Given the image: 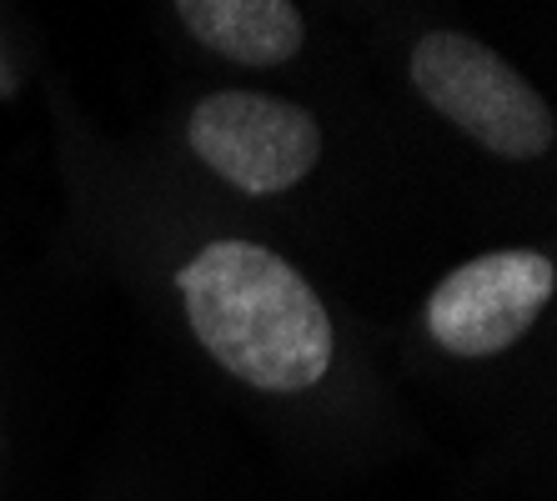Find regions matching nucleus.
<instances>
[{
  "label": "nucleus",
  "instance_id": "obj_3",
  "mask_svg": "<svg viewBox=\"0 0 557 501\" xmlns=\"http://www.w3.org/2000/svg\"><path fill=\"white\" fill-rule=\"evenodd\" d=\"M191 151L226 186L247 196H282L322 161V126L311 111L261 90H216L186 121Z\"/></svg>",
  "mask_w": 557,
  "mask_h": 501
},
{
  "label": "nucleus",
  "instance_id": "obj_2",
  "mask_svg": "<svg viewBox=\"0 0 557 501\" xmlns=\"http://www.w3.org/2000/svg\"><path fill=\"white\" fill-rule=\"evenodd\" d=\"M412 86L422 101L467 130L478 146L507 161L543 155L557 136V121L547 101L518 76L497 51L457 30H432L412 51Z\"/></svg>",
  "mask_w": 557,
  "mask_h": 501
},
{
  "label": "nucleus",
  "instance_id": "obj_1",
  "mask_svg": "<svg viewBox=\"0 0 557 501\" xmlns=\"http://www.w3.org/2000/svg\"><path fill=\"white\" fill-rule=\"evenodd\" d=\"M191 336L236 381L292 397L332 366V316L297 266L257 241H211L176 276Z\"/></svg>",
  "mask_w": 557,
  "mask_h": 501
},
{
  "label": "nucleus",
  "instance_id": "obj_4",
  "mask_svg": "<svg viewBox=\"0 0 557 501\" xmlns=\"http://www.w3.org/2000/svg\"><path fill=\"white\" fill-rule=\"evenodd\" d=\"M557 291L543 251H487L447 271L428 296V331L453 356H497L532 331Z\"/></svg>",
  "mask_w": 557,
  "mask_h": 501
},
{
  "label": "nucleus",
  "instance_id": "obj_5",
  "mask_svg": "<svg viewBox=\"0 0 557 501\" xmlns=\"http://www.w3.org/2000/svg\"><path fill=\"white\" fill-rule=\"evenodd\" d=\"M176 15L207 51L236 65H286L307 40L292 0H176Z\"/></svg>",
  "mask_w": 557,
  "mask_h": 501
}]
</instances>
